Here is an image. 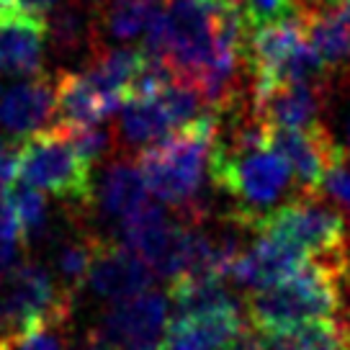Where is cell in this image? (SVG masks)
Listing matches in <instances>:
<instances>
[{"mask_svg": "<svg viewBox=\"0 0 350 350\" xmlns=\"http://www.w3.org/2000/svg\"><path fill=\"white\" fill-rule=\"evenodd\" d=\"M150 198V186L144 178L139 163L116 160L103 170L98 188H96V204L100 211L111 219H129L134 211H139Z\"/></svg>", "mask_w": 350, "mask_h": 350, "instance_id": "e0dca14e", "label": "cell"}, {"mask_svg": "<svg viewBox=\"0 0 350 350\" xmlns=\"http://www.w3.org/2000/svg\"><path fill=\"white\" fill-rule=\"evenodd\" d=\"M325 85L317 83H286L262 96H252V116L265 126L309 129L319 124Z\"/></svg>", "mask_w": 350, "mask_h": 350, "instance_id": "4fadbf2b", "label": "cell"}, {"mask_svg": "<svg viewBox=\"0 0 350 350\" xmlns=\"http://www.w3.org/2000/svg\"><path fill=\"white\" fill-rule=\"evenodd\" d=\"M21 230L8 204V193L0 186V275L16 265V255L21 247Z\"/></svg>", "mask_w": 350, "mask_h": 350, "instance_id": "484cf974", "label": "cell"}, {"mask_svg": "<svg viewBox=\"0 0 350 350\" xmlns=\"http://www.w3.org/2000/svg\"><path fill=\"white\" fill-rule=\"evenodd\" d=\"M219 124L217 111H204L196 121L139 154V167L147 178L150 193L165 206L178 208L180 219L188 221H204L198 196L219 139Z\"/></svg>", "mask_w": 350, "mask_h": 350, "instance_id": "6da1fadb", "label": "cell"}, {"mask_svg": "<svg viewBox=\"0 0 350 350\" xmlns=\"http://www.w3.org/2000/svg\"><path fill=\"white\" fill-rule=\"evenodd\" d=\"M8 350H65L62 338H59V327L52 325H36L29 327L26 332L16 335V338L5 340Z\"/></svg>", "mask_w": 350, "mask_h": 350, "instance_id": "83f0119b", "label": "cell"}, {"mask_svg": "<svg viewBox=\"0 0 350 350\" xmlns=\"http://www.w3.org/2000/svg\"><path fill=\"white\" fill-rule=\"evenodd\" d=\"M170 325L167 296L144 291L121 299L100 314L98 332L119 350H160Z\"/></svg>", "mask_w": 350, "mask_h": 350, "instance_id": "9c48e42d", "label": "cell"}, {"mask_svg": "<svg viewBox=\"0 0 350 350\" xmlns=\"http://www.w3.org/2000/svg\"><path fill=\"white\" fill-rule=\"evenodd\" d=\"M121 240L137 252L147 268L170 284L188 273L191 262V221L170 217L157 204H144L121 221Z\"/></svg>", "mask_w": 350, "mask_h": 350, "instance_id": "52a82bcc", "label": "cell"}, {"mask_svg": "<svg viewBox=\"0 0 350 350\" xmlns=\"http://www.w3.org/2000/svg\"><path fill=\"white\" fill-rule=\"evenodd\" d=\"M306 18L309 42L327 70L350 62V0H340L325 8L301 11Z\"/></svg>", "mask_w": 350, "mask_h": 350, "instance_id": "ac0fdd59", "label": "cell"}, {"mask_svg": "<svg viewBox=\"0 0 350 350\" xmlns=\"http://www.w3.org/2000/svg\"><path fill=\"white\" fill-rule=\"evenodd\" d=\"M8 193V204L16 217V224L21 230L23 242H42L49 234V206L46 198L39 193V188H31L26 183L5 188Z\"/></svg>", "mask_w": 350, "mask_h": 350, "instance_id": "cb8c5ba5", "label": "cell"}, {"mask_svg": "<svg viewBox=\"0 0 350 350\" xmlns=\"http://www.w3.org/2000/svg\"><path fill=\"white\" fill-rule=\"evenodd\" d=\"M345 142H348V154H350V124H348V139Z\"/></svg>", "mask_w": 350, "mask_h": 350, "instance_id": "d590c367", "label": "cell"}, {"mask_svg": "<svg viewBox=\"0 0 350 350\" xmlns=\"http://www.w3.org/2000/svg\"><path fill=\"white\" fill-rule=\"evenodd\" d=\"M96 234H88V232H77L70 237L55 245L52 250V262H55V275L57 284L62 286L65 291L75 296L77 288H83V284L88 281V271H90V262H93V252H96Z\"/></svg>", "mask_w": 350, "mask_h": 350, "instance_id": "7402d4cb", "label": "cell"}, {"mask_svg": "<svg viewBox=\"0 0 350 350\" xmlns=\"http://www.w3.org/2000/svg\"><path fill=\"white\" fill-rule=\"evenodd\" d=\"M8 11H11V0H0V16Z\"/></svg>", "mask_w": 350, "mask_h": 350, "instance_id": "e575fe53", "label": "cell"}, {"mask_svg": "<svg viewBox=\"0 0 350 350\" xmlns=\"http://www.w3.org/2000/svg\"><path fill=\"white\" fill-rule=\"evenodd\" d=\"M268 144L291 167V175L299 186V196H317L325 183V175L345 160L342 147L332 139V134L322 124H314L309 129L271 126Z\"/></svg>", "mask_w": 350, "mask_h": 350, "instance_id": "ba28073f", "label": "cell"}, {"mask_svg": "<svg viewBox=\"0 0 350 350\" xmlns=\"http://www.w3.org/2000/svg\"><path fill=\"white\" fill-rule=\"evenodd\" d=\"M175 129L160 93L154 96H126L121 111V134L131 147H154L167 139Z\"/></svg>", "mask_w": 350, "mask_h": 350, "instance_id": "d6986e66", "label": "cell"}, {"mask_svg": "<svg viewBox=\"0 0 350 350\" xmlns=\"http://www.w3.org/2000/svg\"><path fill=\"white\" fill-rule=\"evenodd\" d=\"M57 0H11V11L23 13V16H33V18H44L52 13Z\"/></svg>", "mask_w": 350, "mask_h": 350, "instance_id": "1f68e13d", "label": "cell"}, {"mask_svg": "<svg viewBox=\"0 0 350 350\" xmlns=\"http://www.w3.org/2000/svg\"><path fill=\"white\" fill-rule=\"evenodd\" d=\"M49 36H52L55 46H59V49H77L85 39H90L85 16L77 11V8H67V11L57 13L55 26L49 29Z\"/></svg>", "mask_w": 350, "mask_h": 350, "instance_id": "4316f807", "label": "cell"}, {"mask_svg": "<svg viewBox=\"0 0 350 350\" xmlns=\"http://www.w3.org/2000/svg\"><path fill=\"white\" fill-rule=\"evenodd\" d=\"M18 178L26 186L55 193L67 206L90 208L96 204L90 165L80 160L59 126L23 139Z\"/></svg>", "mask_w": 350, "mask_h": 350, "instance_id": "5b68a950", "label": "cell"}, {"mask_svg": "<svg viewBox=\"0 0 350 350\" xmlns=\"http://www.w3.org/2000/svg\"><path fill=\"white\" fill-rule=\"evenodd\" d=\"M165 8H167V0H106L103 23L113 39L129 42V39L144 36L152 18Z\"/></svg>", "mask_w": 350, "mask_h": 350, "instance_id": "603a6c76", "label": "cell"}, {"mask_svg": "<svg viewBox=\"0 0 350 350\" xmlns=\"http://www.w3.org/2000/svg\"><path fill=\"white\" fill-rule=\"evenodd\" d=\"M245 335L242 309L170 317L163 350H230Z\"/></svg>", "mask_w": 350, "mask_h": 350, "instance_id": "5bb4252c", "label": "cell"}, {"mask_svg": "<svg viewBox=\"0 0 350 350\" xmlns=\"http://www.w3.org/2000/svg\"><path fill=\"white\" fill-rule=\"evenodd\" d=\"M345 163V160H342ZM338 163L327 175H325V183L322 188L327 191L329 196L338 201L340 206L345 208V214H348V224H350V167L348 165Z\"/></svg>", "mask_w": 350, "mask_h": 350, "instance_id": "f546056e", "label": "cell"}, {"mask_svg": "<svg viewBox=\"0 0 350 350\" xmlns=\"http://www.w3.org/2000/svg\"><path fill=\"white\" fill-rule=\"evenodd\" d=\"M332 3H340V0H306L299 11H314V8H325V5H332Z\"/></svg>", "mask_w": 350, "mask_h": 350, "instance_id": "836d02e7", "label": "cell"}, {"mask_svg": "<svg viewBox=\"0 0 350 350\" xmlns=\"http://www.w3.org/2000/svg\"><path fill=\"white\" fill-rule=\"evenodd\" d=\"M268 350H350V322L317 319L262 335Z\"/></svg>", "mask_w": 350, "mask_h": 350, "instance_id": "ffe728a7", "label": "cell"}, {"mask_svg": "<svg viewBox=\"0 0 350 350\" xmlns=\"http://www.w3.org/2000/svg\"><path fill=\"white\" fill-rule=\"evenodd\" d=\"M160 350H163V348H160Z\"/></svg>", "mask_w": 350, "mask_h": 350, "instance_id": "74e56055", "label": "cell"}, {"mask_svg": "<svg viewBox=\"0 0 350 350\" xmlns=\"http://www.w3.org/2000/svg\"><path fill=\"white\" fill-rule=\"evenodd\" d=\"M252 232H265L299 247L314 260H350L348 227L335 208L319 204L317 196H299L262 217Z\"/></svg>", "mask_w": 350, "mask_h": 350, "instance_id": "8992f818", "label": "cell"}, {"mask_svg": "<svg viewBox=\"0 0 350 350\" xmlns=\"http://www.w3.org/2000/svg\"><path fill=\"white\" fill-rule=\"evenodd\" d=\"M208 175L234 201L230 217L250 232L262 217L278 208V201L291 186V167L271 147L224 152L214 144Z\"/></svg>", "mask_w": 350, "mask_h": 350, "instance_id": "3957f363", "label": "cell"}, {"mask_svg": "<svg viewBox=\"0 0 350 350\" xmlns=\"http://www.w3.org/2000/svg\"><path fill=\"white\" fill-rule=\"evenodd\" d=\"M350 260H312L288 281L252 291L247 319L258 332H278L317 319H332L342 306Z\"/></svg>", "mask_w": 350, "mask_h": 350, "instance_id": "7a4b0ae2", "label": "cell"}, {"mask_svg": "<svg viewBox=\"0 0 350 350\" xmlns=\"http://www.w3.org/2000/svg\"><path fill=\"white\" fill-rule=\"evenodd\" d=\"M77 350H119V348L111 345L98 329H90V332H85V338H83V342H80V348Z\"/></svg>", "mask_w": 350, "mask_h": 350, "instance_id": "d6a6232c", "label": "cell"}, {"mask_svg": "<svg viewBox=\"0 0 350 350\" xmlns=\"http://www.w3.org/2000/svg\"><path fill=\"white\" fill-rule=\"evenodd\" d=\"M170 301L175 306L173 317L208 314V312H237L242 309L227 286L214 278H180L170 284Z\"/></svg>", "mask_w": 350, "mask_h": 350, "instance_id": "44dd1931", "label": "cell"}, {"mask_svg": "<svg viewBox=\"0 0 350 350\" xmlns=\"http://www.w3.org/2000/svg\"><path fill=\"white\" fill-rule=\"evenodd\" d=\"M65 131L67 142L72 144V150L80 154V160L85 165L100 163L106 154L113 150V134L111 129L100 126V124H90V126H59Z\"/></svg>", "mask_w": 350, "mask_h": 350, "instance_id": "d4e9b609", "label": "cell"}, {"mask_svg": "<svg viewBox=\"0 0 350 350\" xmlns=\"http://www.w3.org/2000/svg\"><path fill=\"white\" fill-rule=\"evenodd\" d=\"M57 88V121L59 126H90L111 116L126 98L103 93L85 72H62Z\"/></svg>", "mask_w": 350, "mask_h": 350, "instance_id": "2e32d148", "label": "cell"}, {"mask_svg": "<svg viewBox=\"0 0 350 350\" xmlns=\"http://www.w3.org/2000/svg\"><path fill=\"white\" fill-rule=\"evenodd\" d=\"M306 258L309 255L294 245L278 240L273 234L255 232L252 247L242 252L237 262L232 265L230 281H234L237 286H247L252 291H260L296 275L309 262Z\"/></svg>", "mask_w": 350, "mask_h": 350, "instance_id": "8fae6325", "label": "cell"}, {"mask_svg": "<svg viewBox=\"0 0 350 350\" xmlns=\"http://www.w3.org/2000/svg\"><path fill=\"white\" fill-rule=\"evenodd\" d=\"M152 275L154 273L147 268V262L126 245L98 237L85 284L100 299L121 301V299H131L150 291Z\"/></svg>", "mask_w": 350, "mask_h": 350, "instance_id": "30bf717a", "label": "cell"}, {"mask_svg": "<svg viewBox=\"0 0 350 350\" xmlns=\"http://www.w3.org/2000/svg\"><path fill=\"white\" fill-rule=\"evenodd\" d=\"M57 119V88L49 77L33 75L0 90V129L11 137H31Z\"/></svg>", "mask_w": 350, "mask_h": 350, "instance_id": "7c38bea8", "label": "cell"}, {"mask_svg": "<svg viewBox=\"0 0 350 350\" xmlns=\"http://www.w3.org/2000/svg\"><path fill=\"white\" fill-rule=\"evenodd\" d=\"M49 26L44 18L8 11L0 16V77L36 75Z\"/></svg>", "mask_w": 350, "mask_h": 350, "instance_id": "9a60e30c", "label": "cell"}, {"mask_svg": "<svg viewBox=\"0 0 350 350\" xmlns=\"http://www.w3.org/2000/svg\"><path fill=\"white\" fill-rule=\"evenodd\" d=\"M0 350H8V348H5V340H3V338H0Z\"/></svg>", "mask_w": 350, "mask_h": 350, "instance_id": "8d00e7d4", "label": "cell"}, {"mask_svg": "<svg viewBox=\"0 0 350 350\" xmlns=\"http://www.w3.org/2000/svg\"><path fill=\"white\" fill-rule=\"evenodd\" d=\"M18 163H21V144L16 137L0 134V186L11 188L18 178Z\"/></svg>", "mask_w": 350, "mask_h": 350, "instance_id": "f1b7e54d", "label": "cell"}, {"mask_svg": "<svg viewBox=\"0 0 350 350\" xmlns=\"http://www.w3.org/2000/svg\"><path fill=\"white\" fill-rule=\"evenodd\" d=\"M75 296L39 260H21L0 275V338L11 340L36 325L65 329Z\"/></svg>", "mask_w": 350, "mask_h": 350, "instance_id": "277c9868", "label": "cell"}, {"mask_svg": "<svg viewBox=\"0 0 350 350\" xmlns=\"http://www.w3.org/2000/svg\"><path fill=\"white\" fill-rule=\"evenodd\" d=\"M296 0H250V8H247V21L250 26H258V23L265 21H275L281 16H288L294 13Z\"/></svg>", "mask_w": 350, "mask_h": 350, "instance_id": "4dcf8cb0", "label": "cell"}]
</instances>
